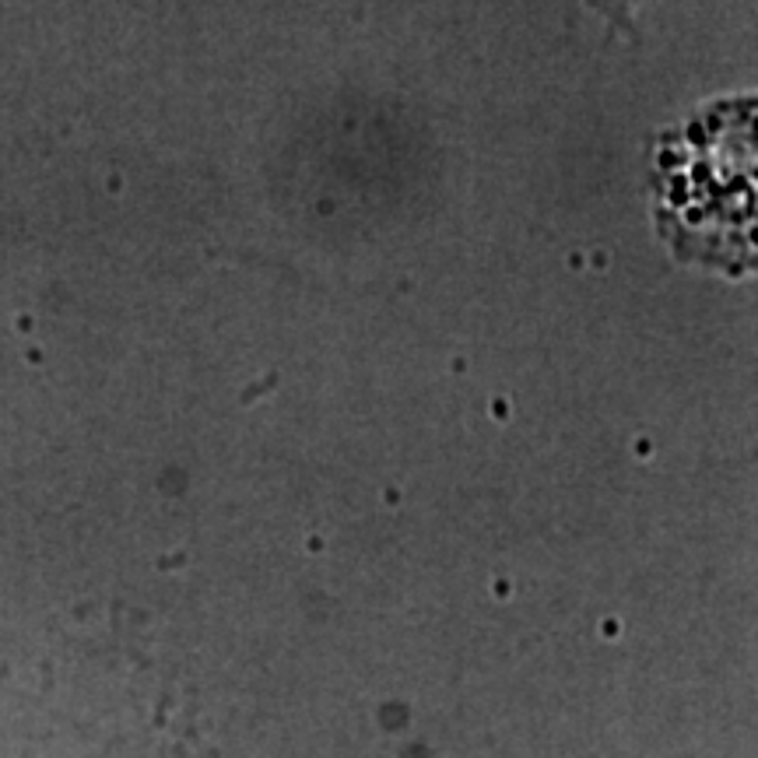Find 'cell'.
<instances>
[{"mask_svg": "<svg viewBox=\"0 0 758 758\" xmlns=\"http://www.w3.org/2000/svg\"><path fill=\"white\" fill-rule=\"evenodd\" d=\"M656 215L681 260L758 270V99L716 102L663 137Z\"/></svg>", "mask_w": 758, "mask_h": 758, "instance_id": "cell-1", "label": "cell"}]
</instances>
